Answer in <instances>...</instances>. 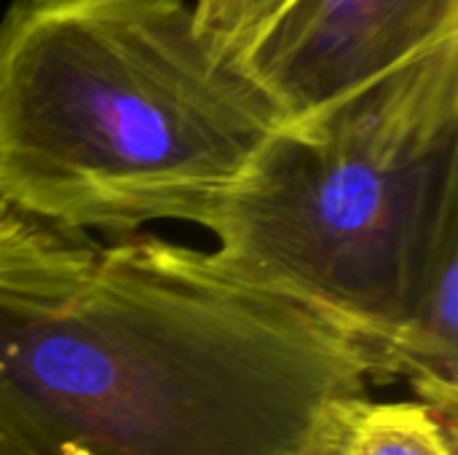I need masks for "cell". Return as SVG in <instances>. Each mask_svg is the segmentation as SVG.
<instances>
[{"label": "cell", "instance_id": "1", "mask_svg": "<svg viewBox=\"0 0 458 455\" xmlns=\"http://www.w3.org/2000/svg\"><path fill=\"white\" fill-rule=\"evenodd\" d=\"M357 349L207 249L0 204V455H319Z\"/></svg>", "mask_w": 458, "mask_h": 455}, {"label": "cell", "instance_id": "2", "mask_svg": "<svg viewBox=\"0 0 458 455\" xmlns=\"http://www.w3.org/2000/svg\"><path fill=\"white\" fill-rule=\"evenodd\" d=\"M284 123L188 0H11L0 204L64 231L212 228Z\"/></svg>", "mask_w": 458, "mask_h": 455}, {"label": "cell", "instance_id": "3", "mask_svg": "<svg viewBox=\"0 0 458 455\" xmlns=\"http://www.w3.org/2000/svg\"><path fill=\"white\" fill-rule=\"evenodd\" d=\"M212 263L357 354L416 306L458 239V35L282 123L225 196Z\"/></svg>", "mask_w": 458, "mask_h": 455}, {"label": "cell", "instance_id": "4", "mask_svg": "<svg viewBox=\"0 0 458 455\" xmlns=\"http://www.w3.org/2000/svg\"><path fill=\"white\" fill-rule=\"evenodd\" d=\"M458 35V0H290L239 62L284 123Z\"/></svg>", "mask_w": 458, "mask_h": 455}, {"label": "cell", "instance_id": "5", "mask_svg": "<svg viewBox=\"0 0 458 455\" xmlns=\"http://www.w3.org/2000/svg\"><path fill=\"white\" fill-rule=\"evenodd\" d=\"M365 378H403L451 437L458 429V239L440 255L411 314L360 354Z\"/></svg>", "mask_w": 458, "mask_h": 455}, {"label": "cell", "instance_id": "6", "mask_svg": "<svg viewBox=\"0 0 458 455\" xmlns=\"http://www.w3.org/2000/svg\"><path fill=\"white\" fill-rule=\"evenodd\" d=\"M456 437L421 402L349 400L319 455H456Z\"/></svg>", "mask_w": 458, "mask_h": 455}, {"label": "cell", "instance_id": "7", "mask_svg": "<svg viewBox=\"0 0 458 455\" xmlns=\"http://www.w3.org/2000/svg\"><path fill=\"white\" fill-rule=\"evenodd\" d=\"M287 3L290 0H199L193 16L209 46L242 62Z\"/></svg>", "mask_w": 458, "mask_h": 455}]
</instances>
